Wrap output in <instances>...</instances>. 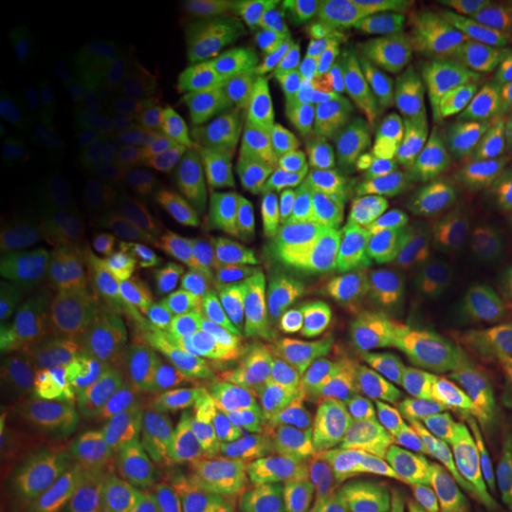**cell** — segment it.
I'll use <instances>...</instances> for the list:
<instances>
[{"label":"cell","instance_id":"obj_39","mask_svg":"<svg viewBox=\"0 0 512 512\" xmlns=\"http://www.w3.org/2000/svg\"><path fill=\"white\" fill-rule=\"evenodd\" d=\"M491 377H494L498 389H501V396H503V406H505V413H508V422H510V432H512V368H505V366H498V363L491 361V368H489Z\"/></svg>","mask_w":512,"mask_h":512},{"label":"cell","instance_id":"obj_9","mask_svg":"<svg viewBox=\"0 0 512 512\" xmlns=\"http://www.w3.org/2000/svg\"><path fill=\"white\" fill-rule=\"evenodd\" d=\"M297 475L252 446L230 444L216 453L209 472L211 512H285Z\"/></svg>","mask_w":512,"mask_h":512},{"label":"cell","instance_id":"obj_25","mask_svg":"<svg viewBox=\"0 0 512 512\" xmlns=\"http://www.w3.org/2000/svg\"><path fill=\"white\" fill-rule=\"evenodd\" d=\"M261 283L266 280L223 278L202 266H188L183 275V309L190 330L226 323L233 306Z\"/></svg>","mask_w":512,"mask_h":512},{"label":"cell","instance_id":"obj_35","mask_svg":"<svg viewBox=\"0 0 512 512\" xmlns=\"http://www.w3.org/2000/svg\"><path fill=\"white\" fill-rule=\"evenodd\" d=\"M456 19L467 34L512 46V0H467L458 5Z\"/></svg>","mask_w":512,"mask_h":512},{"label":"cell","instance_id":"obj_22","mask_svg":"<svg viewBox=\"0 0 512 512\" xmlns=\"http://www.w3.org/2000/svg\"><path fill=\"white\" fill-rule=\"evenodd\" d=\"M259 342L261 339H254L221 368L200 375L195 389V408L200 418L216 430L235 408L252 399V370L259 356Z\"/></svg>","mask_w":512,"mask_h":512},{"label":"cell","instance_id":"obj_33","mask_svg":"<svg viewBox=\"0 0 512 512\" xmlns=\"http://www.w3.org/2000/svg\"><path fill=\"white\" fill-rule=\"evenodd\" d=\"M230 323L240 325L249 337L268 339L287 335L283 309H280V299L275 294L271 280L254 287L252 292L245 294L238 304L230 311Z\"/></svg>","mask_w":512,"mask_h":512},{"label":"cell","instance_id":"obj_6","mask_svg":"<svg viewBox=\"0 0 512 512\" xmlns=\"http://www.w3.org/2000/svg\"><path fill=\"white\" fill-rule=\"evenodd\" d=\"M38 147L57 166L83 162L95 138L91 95L62 62L48 60L24 76L19 86Z\"/></svg>","mask_w":512,"mask_h":512},{"label":"cell","instance_id":"obj_19","mask_svg":"<svg viewBox=\"0 0 512 512\" xmlns=\"http://www.w3.org/2000/svg\"><path fill=\"white\" fill-rule=\"evenodd\" d=\"M456 254L470 266L477 304L484 316L512 309V226L465 233Z\"/></svg>","mask_w":512,"mask_h":512},{"label":"cell","instance_id":"obj_11","mask_svg":"<svg viewBox=\"0 0 512 512\" xmlns=\"http://www.w3.org/2000/svg\"><path fill=\"white\" fill-rule=\"evenodd\" d=\"M441 221L451 233L512 226V152L467 166L444 192Z\"/></svg>","mask_w":512,"mask_h":512},{"label":"cell","instance_id":"obj_12","mask_svg":"<svg viewBox=\"0 0 512 512\" xmlns=\"http://www.w3.org/2000/svg\"><path fill=\"white\" fill-rule=\"evenodd\" d=\"M74 375L62 349L50 339H24L5 361V403L12 418H34L67 399Z\"/></svg>","mask_w":512,"mask_h":512},{"label":"cell","instance_id":"obj_27","mask_svg":"<svg viewBox=\"0 0 512 512\" xmlns=\"http://www.w3.org/2000/svg\"><path fill=\"white\" fill-rule=\"evenodd\" d=\"M444 361L430 349L420 347L411 337H403L394 349H389L382 358H377L370 366L356 370L358 380V403L370 399V396L389 392V389L399 387V384L413 380L422 370L437 366Z\"/></svg>","mask_w":512,"mask_h":512},{"label":"cell","instance_id":"obj_30","mask_svg":"<svg viewBox=\"0 0 512 512\" xmlns=\"http://www.w3.org/2000/svg\"><path fill=\"white\" fill-rule=\"evenodd\" d=\"M136 181L162 221L181 207L190 192L188 176L181 174L162 150H147L138 157Z\"/></svg>","mask_w":512,"mask_h":512},{"label":"cell","instance_id":"obj_17","mask_svg":"<svg viewBox=\"0 0 512 512\" xmlns=\"http://www.w3.org/2000/svg\"><path fill=\"white\" fill-rule=\"evenodd\" d=\"M219 430L280 460L311 453L313 441L323 430V422L313 420L292 403H261L249 399L221 422Z\"/></svg>","mask_w":512,"mask_h":512},{"label":"cell","instance_id":"obj_31","mask_svg":"<svg viewBox=\"0 0 512 512\" xmlns=\"http://www.w3.org/2000/svg\"><path fill=\"white\" fill-rule=\"evenodd\" d=\"M387 498L399 512H477L451 486L427 475L403 472L387 486Z\"/></svg>","mask_w":512,"mask_h":512},{"label":"cell","instance_id":"obj_21","mask_svg":"<svg viewBox=\"0 0 512 512\" xmlns=\"http://www.w3.org/2000/svg\"><path fill=\"white\" fill-rule=\"evenodd\" d=\"M57 254H60L69 283L74 285L76 294L88 311L98 302L102 287H105V271H102V254L95 219L86 214L64 216L60 233L55 240Z\"/></svg>","mask_w":512,"mask_h":512},{"label":"cell","instance_id":"obj_34","mask_svg":"<svg viewBox=\"0 0 512 512\" xmlns=\"http://www.w3.org/2000/svg\"><path fill=\"white\" fill-rule=\"evenodd\" d=\"M192 339V354H195V366L200 375H207L211 370L221 368L230 358L238 356L242 349L254 342L240 325L230 323H216L207 325V328L190 330Z\"/></svg>","mask_w":512,"mask_h":512},{"label":"cell","instance_id":"obj_24","mask_svg":"<svg viewBox=\"0 0 512 512\" xmlns=\"http://www.w3.org/2000/svg\"><path fill=\"white\" fill-rule=\"evenodd\" d=\"M361 325V320L339 309L311 328L290 332L287 337H290V347L294 358H297L299 370L323 366L351 368L358 337H361Z\"/></svg>","mask_w":512,"mask_h":512},{"label":"cell","instance_id":"obj_32","mask_svg":"<svg viewBox=\"0 0 512 512\" xmlns=\"http://www.w3.org/2000/svg\"><path fill=\"white\" fill-rule=\"evenodd\" d=\"M176 247L188 261V266H200L207 256L211 226H214V207L204 200L200 192L190 188L181 207L164 221Z\"/></svg>","mask_w":512,"mask_h":512},{"label":"cell","instance_id":"obj_5","mask_svg":"<svg viewBox=\"0 0 512 512\" xmlns=\"http://www.w3.org/2000/svg\"><path fill=\"white\" fill-rule=\"evenodd\" d=\"M0 290L55 330H79L88 309L69 283L55 240L5 221L0 233Z\"/></svg>","mask_w":512,"mask_h":512},{"label":"cell","instance_id":"obj_1","mask_svg":"<svg viewBox=\"0 0 512 512\" xmlns=\"http://www.w3.org/2000/svg\"><path fill=\"white\" fill-rule=\"evenodd\" d=\"M304 121L283 100L228 102L207 112L183 147L190 188L211 207L247 214Z\"/></svg>","mask_w":512,"mask_h":512},{"label":"cell","instance_id":"obj_18","mask_svg":"<svg viewBox=\"0 0 512 512\" xmlns=\"http://www.w3.org/2000/svg\"><path fill=\"white\" fill-rule=\"evenodd\" d=\"M95 228H98L105 287L100 299L121 309H133V294L140 278V252L136 230L124 200L117 195H102L95 202Z\"/></svg>","mask_w":512,"mask_h":512},{"label":"cell","instance_id":"obj_16","mask_svg":"<svg viewBox=\"0 0 512 512\" xmlns=\"http://www.w3.org/2000/svg\"><path fill=\"white\" fill-rule=\"evenodd\" d=\"M311 453L332 477L356 491L380 484L392 470L394 460V448L380 430L351 420H332L323 425Z\"/></svg>","mask_w":512,"mask_h":512},{"label":"cell","instance_id":"obj_8","mask_svg":"<svg viewBox=\"0 0 512 512\" xmlns=\"http://www.w3.org/2000/svg\"><path fill=\"white\" fill-rule=\"evenodd\" d=\"M401 330L448 363L470 373H489L491 358L475 342L465 306L432 268H413Z\"/></svg>","mask_w":512,"mask_h":512},{"label":"cell","instance_id":"obj_10","mask_svg":"<svg viewBox=\"0 0 512 512\" xmlns=\"http://www.w3.org/2000/svg\"><path fill=\"white\" fill-rule=\"evenodd\" d=\"M467 143L479 162L512 152V46L465 62Z\"/></svg>","mask_w":512,"mask_h":512},{"label":"cell","instance_id":"obj_40","mask_svg":"<svg viewBox=\"0 0 512 512\" xmlns=\"http://www.w3.org/2000/svg\"><path fill=\"white\" fill-rule=\"evenodd\" d=\"M0 325H3V332H0V339H3V344H8L12 335H15V328H12V320L8 316V311L0 309Z\"/></svg>","mask_w":512,"mask_h":512},{"label":"cell","instance_id":"obj_15","mask_svg":"<svg viewBox=\"0 0 512 512\" xmlns=\"http://www.w3.org/2000/svg\"><path fill=\"white\" fill-rule=\"evenodd\" d=\"M470 375V370L463 366L441 361L422 370L413 380L361 401L356 413L392 425L396 430L420 434L439 418L444 408L451 406L453 396Z\"/></svg>","mask_w":512,"mask_h":512},{"label":"cell","instance_id":"obj_13","mask_svg":"<svg viewBox=\"0 0 512 512\" xmlns=\"http://www.w3.org/2000/svg\"><path fill=\"white\" fill-rule=\"evenodd\" d=\"M399 261L392 242L370 247H330L292 238L266 259L268 280H311L332 287H349L375 268Z\"/></svg>","mask_w":512,"mask_h":512},{"label":"cell","instance_id":"obj_26","mask_svg":"<svg viewBox=\"0 0 512 512\" xmlns=\"http://www.w3.org/2000/svg\"><path fill=\"white\" fill-rule=\"evenodd\" d=\"M242 216L245 214L235 209L214 207L209 249L200 266L216 275H223V278L268 280L264 264H261V259L254 254L252 245H249L245 226H242Z\"/></svg>","mask_w":512,"mask_h":512},{"label":"cell","instance_id":"obj_20","mask_svg":"<svg viewBox=\"0 0 512 512\" xmlns=\"http://www.w3.org/2000/svg\"><path fill=\"white\" fill-rule=\"evenodd\" d=\"M413 268L401 261L384 264L344 287L342 309L356 320L384 328H399L403 309H406L408 287H411Z\"/></svg>","mask_w":512,"mask_h":512},{"label":"cell","instance_id":"obj_23","mask_svg":"<svg viewBox=\"0 0 512 512\" xmlns=\"http://www.w3.org/2000/svg\"><path fill=\"white\" fill-rule=\"evenodd\" d=\"M292 406L311 415L313 420H337L344 413H356L358 380L356 370L347 366H323L299 370L292 387Z\"/></svg>","mask_w":512,"mask_h":512},{"label":"cell","instance_id":"obj_3","mask_svg":"<svg viewBox=\"0 0 512 512\" xmlns=\"http://www.w3.org/2000/svg\"><path fill=\"white\" fill-rule=\"evenodd\" d=\"M394 221L392 188L337 145L299 216L297 238L330 247L387 245Z\"/></svg>","mask_w":512,"mask_h":512},{"label":"cell","instance_id":"obj_4","mask_svg":"<svg viewBox=\"0 0 512 512\" xmlns=\"http://www.w3.org/2000/svg\"><path fill=\"white\" fill-rule=\"evenodd\" d=\"M86 503L91 512H190L174 453L145 430L102 448L88 467Z\"/></svg>","mask_w":512,"mask_h":512},{"label":"cell","instance_id":"obj_29","mask_svg":"<svg viewBox=\"0 0 512 512\" xmlns=\"http://www.w3.org/2000/svg\"><path fill=\"white\" fill-rule=\"evenodd\" d=\"M297 375L299 366L292 354L290 337L261 339L252 370V399L261 403H290Z\"/></svg>","mask_w":512,"mask_h":512},{"label":"cell","instance_id":"obj_36","mask_svg":"<svg viewBox=\"0 0 512 512\" xmlns=\"http://www.w3.org/2000/svg\"><path fill=\"white\" fill-rule=\"evenodd\" d=\"M242 226H245L249 245H252L254 254L261 259V264H266L268 256L278 252V249L287 245L292 238H297V228H294L290 221L280 219V216L259 207V204H254V207L242 216Z\"/></svg>","mask_w":512,"mask_h":512},{"label":"cell","instance_id":"obj_2","mask_svg":"<svg viewBox=\"0 0 512 512\" xmlns=\"http://www.w3.org/2000/svg\"><path fill=\"white\" fill-rule=\"evenodd\" d=\"M501 389L472 373L437 430L441 463L477 512H512V444Z\"/></svg>","mask_w":512,"mask_h":512},{"label":"cell","instance_id":"obj_28","mask_svg":"<svg viewBox=\"0 0 512 512\" xmlns=\"http://www.w3.org/2000/svg\"><path fill=\"white\" fill-rule=\"evenodd\" d=\"M271 283L280 299L287 335L311 328L342 309L344 287L311 283V280H271Z\"/></svg>","mask_w":512,"mask_h":512},{"label":"cell","instance_id":"obj_38","mask_svg":"<svg viewBox=\"0 0 512 512\" xmlns=\"http://www.w3.org/2000/svg\"><path fill=\"white\" fill-rule=\"evenodd\" d=\"M477 339L491 361L512 368V313L484 316L477 328Z\"/></svg>","mask_w":512,"mask_h":512},{"label":"cell","instance_id":"obj_37","mask_svg":"<svg viewBox=\"0 0 512 512\" xmlns=\"http://www.w3.org/2000/svg\"><path fill=\"white\" fill-rule=\"evenodd\" d=\"M285 512H363L358 505L325 494L311 477H299Z\"/></svg>","mask_w":512,"mask_h":512},{"label":"cell","instance_id":"obj_7","mask_svg":"<svg viewBox=\"0 0 512 512\" xmlns=\"http://www.w3.org/2000/svg\"><path fill=\"white\" fill-rule=\"evenodd\" d=\"M79 347L88 361L112 373L133 399H145L162 387L166 358L140 330L133 309L98 299L81 323Z\"/></svg>","mask_w":512,"mask_h":512},{"label":"cell","instance_id":"obj_14","mask_svg":"<svg viewBox=\"0 0 512 512\" xmlns=\"http://www.w3.org/2000/svg\"><path fill=\"white\" fill-rule=\"evenodd\" d=\"M339 143L328 121H304L283 159L275 166L264 195L256 202L297 228L299 216L320 181L325 164Z\"/></svg>","mask_w":512,"mask_h":512}]
</instances>
